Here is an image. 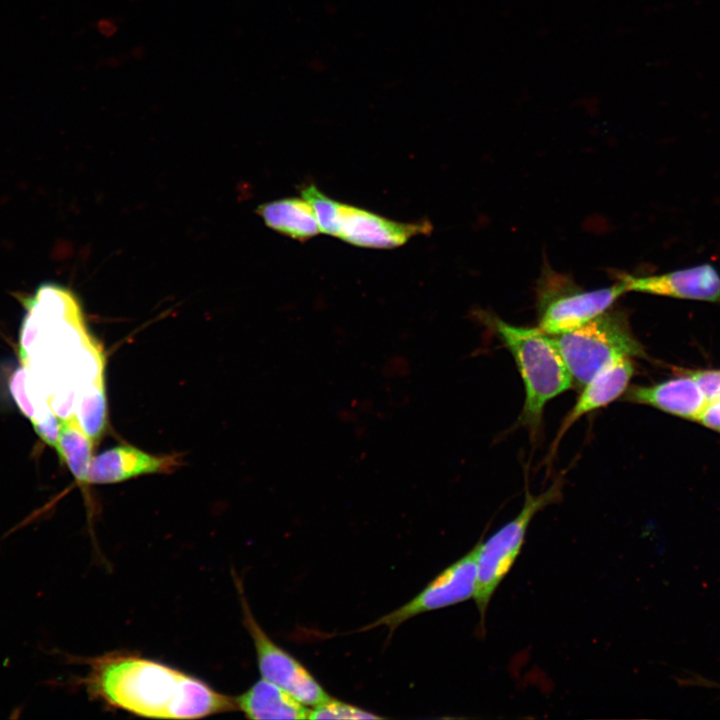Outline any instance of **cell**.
I'll return each mask as SVG.
<instances>
[{"instance_id":"cell-16","label":"cell","mask_w":720,"mask_h":720,"mask_svg":"<svg viewBox=\"0 0 720 720\" xmlns=\"http://www.w3.org/2000/svg\"><path fill=\"white\" fill-rule=\"evenodd\" d=\"M76 407L79 424L95 442L106 425V397L102 378L83 387Z\"/></svg>"},{"instance_id":"cell-9","label":"cell","mask_w":720,"mask_h":720,"mask_svg":"<svg viewBox=\"0 0 720 720\" xmlns=\"http://www.w3.org/2000/svg\"><path fill=\"white\" fill-rule=\"evenodd\" d=\"M626 292H640L677 299L720 303V273L711 263L681 268L663 274L622 275Z\"/></svg>"},{"instance_id":"cell-19","label":"cell","mask_w":720,"mask_h":720,"mask_svg":"<svg viewBox=\"0 0 720 720\" xmlns=\"http://www.w3.org/2000/svg\"><path fill=\"white\" fill-rule=\"evenodd\" d=\"M678 371L689 375L697 383L708 404L720 400V369Z\"/></svg>"},{"instance_id":"cell-10","label":"cell","mask_w":720,"mask_h":720,"mask_svg":"<svg viewBox=\"0 0 720 720\" xmlns=\"http://www.w3.org/2000/svg\"><path fill=\"white\" fill-rule=\"evenodd\" d=\"M178 465L175 455L157 456L131 445H119L92 458L86 484H113L140 475L169 473Z\"/></svg>"},{"instance_id":"cell-8","label":"cell","mask_w":720,"mask_h":720,"mask_svg":"<svg viewBox=\"0 0 720 720\" xmlns=\"http://www.w3.org/2000/svg\"><path fill=\"white\" fill-rule=\"evenodd\" d=\"M428 223L396 222L370 211L339 202L333 235L350 244L388 249L429 231Z\"/></svg>"},{"instance_id":"cell-11","label":"cell","mask_w":720,"mask_h":720,"mask_svg":"<svg viewBox=\"0 0 720 720\" xmlns=\"http://www.w3.org/2000/svg\"><path fill=\"white\" fill-rule=\"evenodd\" d=\"M626 400L696 421L708 404L697 383L681 371L660 383L629 388Z\"/></svg>"},{"instance_id":"cell-12","label":"cell","mask_w":720,"mask_h":720,"mask_svg":"<svg viewBox=\"0 0 720 720\" xmlns=\"http://www.w3.org/2000/svg\"><path fill=\"white\" fill-rule=\"evenodd\" d=\"M634 370L631 357H617L606 363L582 387L575 405L562 422L555 443L579 418L619 398L627 390Z\"/></svg>"},{"instance_id":"cell-17","label":"cell","mask_w":720,"mask_h":720,"mask_svg":"<svg viewBox=\"0 0 720 720\" xmlns=\"http://www.w3.org/2000/svg\"><path fill=\"white\" fill-rule=\"evenodd\" d=\"M367 710L330 697L310 709L309 719H379Z\"/></svg>"},{"instance_id":"cell-4","label":"cell","mask_w":720,"mask_h":720,"mask_svg":"<svg viewBox=\"0 0 720 720\" xmlns=\"http://www.w3.org/2000/svg\"><path fill=\"white\" fill-rule=\"evenodd\" d=\"M560 496L559 483L538 495L532 494L526 488L524 503L519 513L486 541H479L477 581L473 598L480 615L482 632L490 600L519 556L532 519L546 506L558 502Z\"/></svg>"},{"instance_id":"cell-23","label":"cell","mask_w":720,"mask_h":720,"mask_svg":"<svg viewBox=\"0 0 720 720\" xmlns=\"http://www.w3.org/2000/svg\"><path fill=\"white\" fill-rule=\"evenodd\" d=\"M100 24V32L104 36H111L116 31V25L112 20L104 19Z\"/></svg>"},{"instance_id":"cell-15","label":"cell","mask_w":720,"mask_h":720,"mask_svg":"<svg viewBox=\"0 0 720 720\" xmlns=\"http://www.w3.org/2000/svg\"><path fill=\"white\" fill-rule=\"evenodd\" d=\"M94 443L79 424L75 413L60 419L56 450L80 484H86Z\"/></svg>"},{"instance_id":"cell-6","label":"cell","mask_w":720,"mask_h":720,"mask_svg":"<svg viewBox=\"0 0 720 720\" xmlns=\"http://www.w3.org/2000/svg\"><path fill=\"white\" fill-rule=\"evenodd\" d=\"M243 610L244 625L249 632L256 651L258 668L262 678L276 684L306 706H316L331 696L324 690L310 671L290 653L278 646L254 618L236 582Z\"/></svg>"},{"instance_id":"cell-7","label":"cell","mask_w":720,"mask_h":720,"mask_svg":"<svg viewBox=\"0 0 720 720\" xmlns=\"http://www.w3.org/2000/svg\"><path fill=\"white\" fill-rule=\"evenodd\" d=\"M478 544L446 567L410 601L362 627L360 631L385 626L392 634L405 621L421 613L455 605L473 597L477 581Z\"/></svg>"},{"instance_id":"cell-22","label":"cell","mask_w":720,"mask_h":720,"mask_svg":"<svg viewBox=\"0 0 720 720\" xmlns=\"http://www.w3.org/2000/svg\"><path fill=\"white\" fill-rule=\"evenodd\" d=\"M679 683L684 686H699L720 690L719 682L704 678L703 676H700L698 674H692V676H689L687 678H681L679 679Z\"/></svg>"},{"instance_id":"cell-21","label":"cell","mask_w":720,"mask_h":720,"mask_svg":"<svg viewBox=\"0 0 720 720\" xmlns=\"http://www.w3.org/2000/svg\"><path fill=\"white\" fill-rule=\"evenodd\" d=\"M697 421L720 432V400L707 404Z\"/></svg>"},{"instance_id":"cell-5","label":"cell","mask_w":720,"mask_h":720,"mask_svg":"<svg viewBox=\"0 0 720 720\" xmlns=\"http://www.w3.org/2000/svg\"><path fill=\"white\" fill-rule=\"evenodd\" d=\"M539 328L549 335L574 330L607 311L624 293L619 282L585 291L567 275L544 271L538 283Z\"/></svg>"},{"instance_id":"cell-14","label":"cell","mask_w":720,"mask_h":720,"mask_svg":"<svg viewBox=\"0 0 720 720\" xmlns=\"http://www.w3.org/2000/svg\"><path fill=\"white\" fill-rule=\"evenodd\" d=\"M257 213L268 227L295 240L306 241L321 232L313 207L304 197L262 204Z\"/></svg>"},{"instance_id":"cell-13","label":"cell","mask_w":720,"mask_h":720,"mask_svg":"<svg viewBox=\"0 0 720 720\" xmlns=\"http://www.w3.org/2000/svg\"><path fill=\"white\" fill-rule=\"evenodd\" d=\"M234 699L237 710L249 719H309L306 705L264 678Z\"/></svg>"},{"instance_id":"cell-2","label":"cell","mask_w":720,"mask_h":720,"mask_svg":"<svg viewBox=\"0 0 720 720\" xmlns=\"http://www.w3.org/2000/svg\"><path fill=\"white\" fill-rule=\"evenodd\" d=\"M492 326L512 354L525 387L521 422L535 431L546 404L570 389L573 379L555 338L539 327L516 326L494 317Z\"/></svg>"},{"instance_id":"cell-3","label":"cell","mask_w":720,"mask_h":720,"mask_svg":"<svg viewBox=\"0 0 720 720\" xmlns=\"http://www.w3.org/2000/svg\"><path fill=\"white\" fill-rule=\"evenodd\" d=\"M556 343L573 382L583 387L606 363L645 352L623 312L605 311L582 326L557 335Z\"/></svg>"},{"instance_id":"cell-20","label":"cell","mask_w":720,"mask_h":720,"mask_svg":"<svg viewBox=\"0 0 720 720\" xmlns=\"http://www.w3.org/2000/svg\"><path fill=\"white\" fill-rule=\"evenodd\" d=\"M31 422L41 439L56 449L58 446L60 419L51 407L39 412Z\"/></svg>"},{"instance_id":"cell-1","label":"cell","mask_w":720,"mask_h":720,"mask_svg":"<svg viewBox=\"0 0 720 720\" xmlns=\"http://www.w3.org/2000/svg\"><path fill=\"white\" fill-rule=\"evenodd\" d=\"M87 663L82 683L89 696L138 716L192 719L237 711L234 697L151 659L111 652Z\"/></svg>"},{"instance_id":"cell-18","label":"cell","mask_w":720,"mask_h":720,"mask_svg":"<svg viewBox=\"0 0 720 720\" xmlns=\"http://www.w3.org/2000/svg\"><path fill=\"white\" fill-rule=\"evenodd\" d=\"M9 387L11 395L20 411L30 420L34 419L36 409L27 387V368L23 364L12 374Z\"/></svg>"}]
</instances>
